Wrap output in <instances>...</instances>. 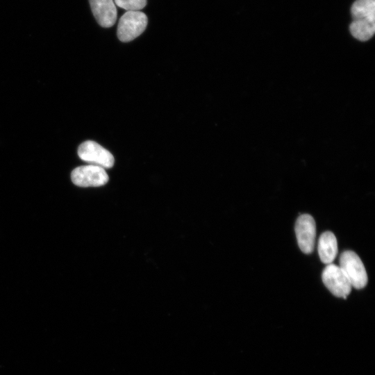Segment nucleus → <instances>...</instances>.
<instances>
[{
	"label": "nucleus",
	"instance_id": "nucleus-9",
	"mask_svg": "<svg viewBox=\"0 0 375 375\" xmlns=\"http://www.w3.org/2000/svg\"><path fill=\"white\" fill-rule=\"evenodd\" d=\"M349 29L355 38L360 41H367L374 34L375 18L353 19Z\"/></svg>",
	"mask_w": 375,
	"mask_h": 375
},
{
	"label": "nucleus",
	"instance_id": "nucleus-11",
	"mask_svg": "<svg viewBox=\"0 0 375 375\" xmlns=\"http://www.w3.org/2000/svg\"><path fill=\"white\" fill-rule=\"evenodd\" d=\"M121 8L127 11L140 10L147 5V0H113Z\"/></svg>",
	"mask_w": 375,
	"mask_h": 375
},
{
	"label": "nucleus",
	"instance_id": "nucleus-3",
	"mask_svg": "<svg viewBox=\"0 0 375 375\" xmlns=\"http://www.w3.org/2000/svg\"><path fill=\"white\" fill-rule=\"evenodd\" d=\"M324 284L335 297L346 299L351 291V285L342 269L334 264H328L322 274Z\"/></svg>",
	"mask_w": 375,
	"mask_h": 375
},
{
	"label": "nucleus",
	"instance_id": "nucleus-4",
	"mask_svg": "<svg viewBox=\"0 0 375 375\" xmlns=\"http://www.w3.org/2000/svg\"><path fill=\"white\" fill-rule=\"evenodd\" d=\"M71 179L79 187H98L106 184L109 177L103 167L88 165L75 168L71 173Z\"/></svg>",
	"mask_w": 375,
	"mask_h": 375
},
{
	"label": "nucleus",
	"instance_id": "nucleus-2",
	"mask_svg": "<svg viewBox=\"0 0 375 375\" xmlns=\"http://www.w3.org/2000/svg\"><path fill=\"white\" fill-rule=\"evenodd\" d=\"M148 23L147 15L138 10L127 11L119 19L117 37L122 42H129L142 34Z\"/></svg>",
	"mask_w": 375,
	"mask_h": 375
},
{
	"label": "nucleus",
	"instance_id": "nucleus-5",
	"mask_svg": "<svg viewBox=\"0 0 375 375\" xmlns=\"http://www.w3.org/2000/svg\"><path fill=\"white\" fill-rule=\"evenodd\" d=\"M79 158L90 165L105 168L113 166L115 159L112 153L94 141L88 140L79 146L78 149Z\"/></svg>",
	"mask_w": 375,
	"mask_h": 375
},
{
	"label": "nucleus",
	"instance_id": "nucleus-6",
	"mask_svg": "<svg viewBox=\"0 0 375 375\" xmlns=\"http://www.w3.org/2000/svg\"><path fill=\"white\" fill-rule=\"evenodd\" d=\"M294 230L301 251L306 254L312 253L316 236L314 218L309 214L300 215L296 221Z\"/></svg>",
	"mask_w": 375,
	"mask_h": 375
},
{
	"label": "nucleus",
	"instance_id": "nucleus-7",
	"mask_svg": "<svg viewBox=\"0 0 375 375\" xmlns=\"http://www.w3.org/2000/svg\"><path fill=\"white\" fill-rule=\"evenodd\" d=\"M92 12L99 24L108 28L117 19V9L113 0H89Z\"/></svg>",
	"mask_w": 375,
	"mask_h": 375
},
{
	"label": "nucleus",
	"instance_id": "nucleus-8",
	"mask_svg": "<svg viewBox=\"0 0 375 375\" xmlns=\"http://www.w3.org/2000/svg\"><path fill=\"white\" fill-rule=\"evenodd\" d=\"M318 253L321 261L331 264L338 253V242L335 235L331 231L324 232L318 240Z\"/></svg>",
	"mask_w": 375,
	"mask_h": 375
},
{
	"label": "nucleus",
	"instance_id": "nucleus-10",
	"mask_svg": "<svg viewBox=\"0 0 375 375\" xmlns=\"http://www.w3.org/2000/svg\"><path fill=\"white\" fill-rule=\"evenodd\" d=\"M351 12L353 19L375 18V0H356Z\"/></svg>",
	"mask_w": 375,
	"mask_h": 375
},
{
	"label": "nucleus",
	"instance_id": "nucleus-1",
	"mask_svg": "<svg viewBox=\"0 0 375 375\" xmlns=\"http://www.w3.org/2000/svg\"><path fill=\"white\" fill-rule=\"evenodd\" d=\"M339 267L347 276L351 286L362 289L367 283V274L360 257L352 251H344L340 256Z\"/></svg>",
	"mask_w": 375,
	"mask_h": 375
}]
</instances>
